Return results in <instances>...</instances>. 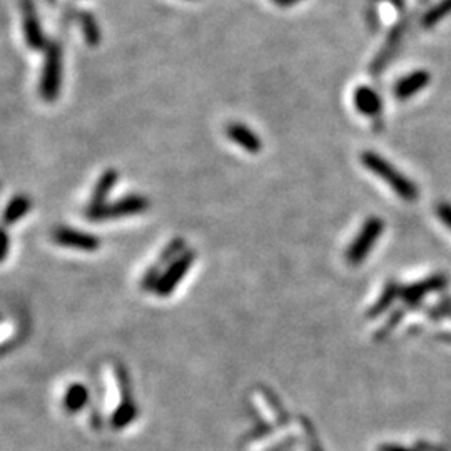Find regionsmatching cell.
<instances>
[{"label":"cell","instance_id":"1","mask_svg":"<svg viewBox=\"0 0 451 451\" xmlns=\"http://www.w3.org/2000/svg\"><path fill=\"white\" fill-rule=\"evenodd\" d=\"M361 162L368 171L373 172L374 176L381 177L390 188H393V191L397 192L401 199L405 201L418 199L417 186L411 183L408 177L403 176L393 164H390L386 159H383L379 154L373 152V150H366V152L361 154Z\"/></svg>","mask_w":451,"mask_h":451},{"label":"cell","instance_id":"2","mask_svg":"<svg viewBox=\"0 0 451 451\" xmlns=\"http://www.w3.org/2000/svg\"><path fill=\"white\" fill-rule=\"evenodd\" d=\"M383 229H385L383 219H379V217H370V219L363 224V228L359 229L358 236L354 237L351 246L348 248L346 251L348 264H351V266H359V264L366 259V256L370 254V251L373 249L376 241L381 237Z\"/></svg>","mask_w":451,"mask_h":451},{"label":"cell","instance_id":"3","mask_svg":"<svg viewBox=\"0 0 451 451\" xmlns=\"http://www.w3.org/2000/svg\"><path fill=\"white\" fill-rule=\"evenodd\" d=\"M149 209V201L139 194H130L128 197L116 201V203L106 204L104 208L97 209L94 212H87L89 219L92 221H108V219H119V217L142 214Z\"/></svg>","mask_w":451,"mask_h":451},{"label":"cell","instance_id":"4","mask_svg":"<svg viewBox=\"0 0 451 451\" xmlns=\"http://www.w3.org/2000/svg\"><path fill=\"white\" fill-rule=\"evenodd\" d=\"M194 259H196V254L192 251H186L181 256H176L172 259V263L169 264V268L161 274L154 291L159 296L172 294L176 291V288L181 284V281L184 279V276L188 274L189 269L192 268Z\"/></svg>","mask_w":451,"mask_h":451},{"label":"cell","instance_id":"5","mask_svg":"<svg viewBox=\"0 0 451 451\" xmlns=\"http://www.w3.org/2000/svg\"><path fill=\"white\" fill-rule=\"evenodd\" d=\"M54 241L59 246H64L69 249H77V251L94 252L101 246V241L90 232L77 231L72 228H59L54 231Z\"/></svg>","mask_w":451,"mask_h":451},{"label":"cell","instance_id":"6","mask_svg":"<svg viewBox=\"0 0 451 451\" xmlns=\"http://www.w3.org/2000/svg\"><path fill=\"white\" fill-rule=\"evenodd\" d=\"M117 378H119V386H121L122 401L121 405H119V408L114 411L112 425L114 428H126V426L130 425V423L134 421V418L137 417V408L129 397L130 386H129L128 373H126L121 366H119L117 370Z\"/></svg>","mask_w":451,"mask_h":451},{"label":"cell","instance_id":"7","mask_svg":"<svg viewBox=\"0 0 451 451\" xmlns=\"http://www.w3.org/2000/svg\"><path fill=\"white\" fill-rule=\"evenodd\" d=\"M445 286H446L445 276L437 274V276H431V278L419 281V283L411 284V286L401 288V290H399V296H401V298L405 299V303L410 304V306H418V304L421 303V299L425 298L428 292L440 291Z\"/></svg>","mask_w":451,"mask_h":451},{"label":"cell","instance_id":"8","mask_svg":"<svg viewBox=\"0 0 451 451\" xmlns=\"http://www.w3.org/2000/svg\"><path fill=\"white\" fill-rule=\"evenodd\" d=\"M431 75L426 70H414L405 77H401L394 86V96L399 101H406V99L413 97L414 94L421 92L426 86L430 84Z\"/></svg>","mask_w":451,"mask_h":451},{"label":"cell","instance_id":"9","mask_svg":"<svg viewBox=\"0 0 451 451\" xmlns=\"http://www.w3.org/2000/svg\"><path fill=\"white\" fill-rule=\"evenodd\" d=\"M226 134L234 144L239 146L241 149L248 150L251 154H258L261 149H263V142H261V137L258 134L252 132L248 126L239 124V122H232L226 128Z\"/></svg>","mask_w":451,"mask_h":451},{"label":"cell","instance_id":"10","mask_svg":"<svg viewBox=\"0 0 451 451\" xmlns=\"http://www.w3.org/2000/svg\"><path fill=\"white\" fill-rule=\"evenodd\" d=\"M403 32H405V26L399 23V26L394 27V29L390 32V35H388L385 46H383V49L379 50V54L376 55L373 66H371V70H373L374 75L381 72V70L390 64V61L394 57V54L398 52L399 46H401Z\"/></svg>","mask_w":451,"mask_h":451},{"label":"cell","instance_id":"11","mask_svg":"<svg viewBox=\"0 0 451 451\" xmlns=\"http://www.w3.org/2000/svg\"><path fill=\"white\" fill-rule=\"evenodd\" d=\"M117 181H119V174L117 171H114V169H109V171H106L101 177H99L96 188H94L92 191V197H90L87 212H94L108 204L106 201H108V196L110 194V191L116 188Z\"/></svg>","mask_w":451,"mask_h":451},{"label":"cell","instance_id":"12","mask_svg":"<svg viewBox=\"0 0 451 451\" xmlns=\"http://www.w3.org/2000/svg\"><path fill=\"white\" fill-rule=\"evenodd\" d=\"M354 106L363 116L378 117L381 114V97L374 89L368 86H361L354 92Z\"/></svg>","mask_w":451,"mask_h":451},{"label":"cell","instance_id":"13","mask_svg":"<svg viewBox=\"0 0 451 451\" xmlns=\"http://www.w3.org/2000/svg\"><path fill=\"white\" fill-rule=\"evenodd\" d=\"M87 399H89V391L84 385L81 383H74L67 388L66 397H64V406L69 413H77L87 405Z\"/></svg>","mask_w":451,"mask_h":451},{"label":"cell","instance_id":"14","mask_svg":"<svg viewBox=\"0 0 451 451\" xmlns=\"http://www.w3.org/2000/svg\"><path fill=\"white\" fill-rule=\"evenodd\" d=\"M30 206H32V203H30V199L27 196H22V194L21 196H15L14 199L7 204L6 211H3V223L10 226L17 223V221H21L22 217L30 211Z\"/></svg>","mask_w":451,"mask_h":451},{"label":"cell","instance_id":"15","mask_svg":"<svg viewBox=\"0 0 451 451\" xmlns=\"http://www.w3.org/2000/svg\"><path fill=\"white\" fill-rule=\"evenodd\" d=\"M399 294V286L394 281H391V283L386 284L385 291H383V294L379 296V299L376 301L374 306L370 310V318H376V316L381 314L383 311H386L388 308L393 304V301L397 299V296Z\"/></svg>","mask_w":451,"mask_h":451},{"label":"cell","instance_id":"16","mask_svg":"<svg viewBox=\"0 0 451 451\" xmlns=\"http://www.w3.org/2000/svg\"><path fill=\"white\" fill-rule=\"evenodd\" d=\"M451 14V0H441L437 6L431 7V9L426 12L425 17H423V27L430 29V27H434L437 23H440L443 19L448 17Z\"/></svg>","mask_w":451,"mask_h":451},{"label":"cell","instance_id":"17","mask_svg":"<svg viewBox=\"0 0 451 451\" xmlns=\"http://www.w3.org/2000/svg\"><path fill=\"white\" fill-rule=\"evenodd\" d=\"M438 216H440V219L443 221V223H445L451 229V204L441 203L440 206H438Z\"/></svg>","mask_w":451,"mask_h":451},{"label":"cell","instance_id":"18","mask_svg":"<svg viewBox=\"0 0 451 451\" xmlns=\"http://www.w3.org/2000/svg\"><path fill=\"white\" fill-rule=\"evenodd\" d=\"M379 451H413V450L403 448V446H398V445H385L381 446V450Z\"/></svg>","mask_w":451,"mask_h":451},{"label":"cell","instance_id":"19","mask_svg":"<svg viewBox=\"0 0 451 451\" xmlns=\"http://www.w3.org/2000/svg\"><path fill=\"white\" fill-rule=\"evenodd\" d=\"M274 2L278 3L279 7H291V6H294V3L303 2V0H274Z\"/></svg>","mask_w":451,"mask_h":451},{"label":"cell","instance_id":"20","mask_svg":"<svg viewBox=\"0 0 451 451\" xmlns=\"http://www.w3.org/2000/svg\"><path fill=\"white\" fill-rule=\"evenodd\" d=\"M7 252H9V246H0V261L6 259Z\"/></svg>","mask_w":451,"mask_h":451}]
</instances>
